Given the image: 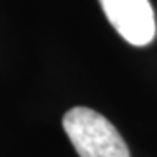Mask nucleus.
Instances as JSON below:
<instances>
[{
    "label": "nucleus",
    "mask_w": 157,
    "mask_h": 157,
    "mask_svg": "<svg viewBox=\"0 0 157 157\" xmlns=\"http://www.w3.org/2000/svg\"><path fill=\"white\" fill-rule=\"evenodd\" d=\"M115 32L133 45H147L155 37V16L148 0H100Z\"/></svg>",
    "instance_id": "obj_2"
},
{
    "label": "nucleus",
    "mask_w": 157,
    "mask_h": 157,
    "mask_svg": "<svg viewBox=\"0 0 157 157\" xmlns=\"http://www.w3.org/2000/svg\"><path fill=\"white\" fill-rule=\"evenodd\" d=\"M63 129L80 157H131L110 121L96 110L75 107L63 117Z\"/></svg>",
    "instance_id": "obj_1"
}]
</instances>
